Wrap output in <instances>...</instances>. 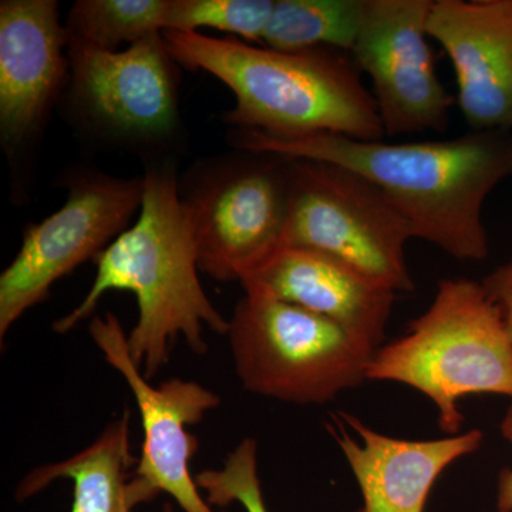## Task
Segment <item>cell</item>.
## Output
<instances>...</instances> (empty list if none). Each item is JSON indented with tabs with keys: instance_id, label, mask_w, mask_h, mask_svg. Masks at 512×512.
Instances as JSON below:
<instances>
[{
	"instance_id": "cell-14",
	"label": "cell",
	"mask_w": 512,
	"mask_h": 512,
	"mask_svg": "<svg viewBox=\"0 0 512 512\" xmlns=\"http://www.w3.org/2000/svg\"><path fill=\"white\" fill-rule=\"evenodd\" d=\"M332 320L373 350L382 346L397 293L322 252L281 247L241 281Z\"/></svg>"
},
{
	"instance_id": "cell-22",
	"label": "cell",
	"mask_w": 512,
	"mask_h": 512,
	"mask_svg": "<svg viewBox=\"0 0 512 512\" xmlns=\"http://www.w3.org/2000/svg\"><path fill=\"white\" fill-rule=\"evenodd\" d=\"M500 429L504 439L512 444V402L504 414ZM497 510L498 512H512V468H504L498 476Z\"/></svg>"
},
{
	"instance_id": "cell-15",
	"label": "cell",
	"mask_w": 512,
	"mask_h": 512,
	"mask_svg": "<svg viewBox=\"0 0 512 512\" xmlns=\"http://www.w3.org/2000/svg\"><path fill=\"white\" fill-rule=\"evenodd\" d=\"M339 414L362 440L350 437L342 426L339 433L333 431L362 493L359 512H424L441 474L458 458L476 453L484 440L478 429L446 439H396L352 414Z\"/></svg>"
},
{
	"instance_id": "cell-21",
	"label": "cell",
	"mask_w": 512,
	"mask_h": 512,
	"mask_svg": "<svg viewBox=\"0 0 512 512\" xmlns=\"http://www.w3.org/2000/svg\"><path fill=\"white\" fill-rule=\"evenodd\" d=\"M483 285L495 305L500 308L512 342V259L485 276Z\"/></svg>"
},
{
	"instance_id": "cell-3",
	"label": "cell",
	"mask_w": 512,
	"mask_h": 512,
	"mask_svg": "<svg viewBox=\"0 0 512 512\" xmlns=\"http://www.w3.org/2000/svg\"><path fill=\"white\" fill-rule=\"evenodd\" d=\"M163 36L180 66L207 72L234 93V107L224 114L229 126L274 138L386 137L376 101L350 53L278 52L200 32L167 30Z\"/></svg>"
},
{
	"instance_id": "cell-17",
	"label": "cell",
	"mask_w": 512,
	"mask_h": 512,
	"mask_svg": "<svg viewBox=\"0 0 512 512\" xmlns=\"http://www.w3.org/2000/svg\"><path fill=\"white\" fill-rule=\"evenodd\" d=\"M365 9L366 0H275L262 46L289 53H352Z\"/></svg>"
},
{
	"instance_id": "cell-4",
	"label": "cell",
	"mask_w": 512,
	"mask_h": 512,
	"mask_svg": "<svg viewBox=\"0 0 512 512\" xmlns=\"http://www.w3.org/2000/svg\"><path fill=\"white\" fill-rule=\"evenodd\" d=\"M367 380L419 390L434 403L440 429L450 436L463 427L461 399L478 394L512 399V342L483 282L440 281L429 309L410 323L409 332L376 350Z\"/></svg>"
},
{
	"instance_id": "cell-18",
	"label": "cell",
	"mask_w": 512,
	"mask_h": 512,
	"mask_svg": "<svg viewBox=\"0 0 512 512\" xmlns=\"http://www.w3.org/2000/svg\"><path fill=\"white\" fill-rule=\"evenodd\" d=\"M168 0H79L64 22L67 43L117 52L165 30Z\"/></svg>"
},
{
	"instance_id": "cell-9",
	"label": "cell",
	"mask_w": 512,
	"mask_h": 512,
	"mask_svg": "<svg viewBox=\"0 0 512 512\" xmlns=\"http://www.w3.org/2000/svg\"><path fill=\"white\" fill-rule=\"evenodd\" d=\"M67 200L29 225L22 247L0 275V339L26 312L50 298V289L84 262L99 258L123 234L143 202V177L123 178L99 168L64 175Z\"/></svg>"
},
{
	"instance_id": "cell-6",
	"label": "cell",
	"mask_w": 512,
	"mask_h": 512,
	"mask_svg": "<svg viewBox=\"0 0 512 512\" xmlns=\"http://www.w3.org/2000/svg\"><path fill=\"white\" fill-rule=\"evenodd\" d=\"M180 190L201 272L215 281L241 284L281 248L291 204L288 158L249 151L210 158Z\"/></svg>"
},
{
	"instance_id": "cell-12",
	"label": "cell",
	"mask_w": 512,
	"mask_h": 512,
	"mask_svg": "<svg viewBox=\"0 0 512 512\" xmlns=\"http://www.w3.org/2000/svg\"><path fill=\"white\" fill-rule=\"evenodd\" d=\"M67 36L55 0L0 3V138L9 160L42 133L69 83Z\"/></svg>"
},
{
	"instance_id": "cell-23",
	"label": "cell",
	"mask_w": 512,
	"mask_h": 512,
	"mask_svg": "<svg viewBox=\"0 0 512 512\" xmlns=\"http://www.w3.org/2000/svg\"><path fill=\"white\" fill-rule=\"evenodd\" d=\"M131 512H133V511H131Z\"/></svg>"
},
{
	"instance_id": "cell-19",
	"label": "cell",
	"mask_w": 512,
	"mask_h": 512,
	"mask_svg": "<svg viewBox=\"0 0 512 512\" xmlns=\"http://www.w3.org/2000/svg\"><path fill=\"white\" fill-rule=\"evenodd\" d=\"M275 0H168L165 30L208 28L262 45Z\"/></svg>"
},
{
	"instance_id": "cell-2",
	"label": "cell",
	"mask_w": 512,
	"mask_h": 512,
	"mask_svg": "<svg viewBox=\"0 0 512 512\" xmlns=\"http://www.w3.org/2000/svg\"><path fill=\"white\" fill-rule=\"evenodd\" d=\"M143 187L137 221L101 252L89 292L52 329L59 335L72 332L92 318L106 293H134L138 319L127 336L128 350L151 380L181 339L195 355H205V332L227 335L229 319L202 288L197 241L173 161L146 165Z\"/></svg>"
},
{
	"instance_id": "cell-13",
	"label": "cell",
	"mask_w": 512,
	"mask_h": 512,
	"mask_svg": "<svg viewBox=\"0 0 512 512\" xmlns=\"http://www.w3.org/2000/svg\"><path fill=\"white\" fill-rule=\"evenodd\" d=\"M429 36L453 64L473 131H512V0H433Z\"/></svg>"
},
{
	"instance_id": "cell-16",
	"label": "cell",
	"mask_w": 512,
	"mask_h": 512,
	"mask_svg": "<svg viewBox=\"0 0 512 512\" xmlns=\"http://www.w3.org/2000/svg\"><path fill=\"white\" fill-rule=\"evenodd\" d=\"M130 433L126 410L79 453L33 468L16 487V500H29L63 478L73 484L70 512H131L138 504L154 500L156 494L136 478L130 480L131 467L138 463L131 454Z\"/></svg>"
},
{
	"instance_id": "cell-20",
	"label": "cell",
	"mask_w": 512,
	"mask_h": 512,
	"mask_svg": "<svg viewBox=\"0 0 512 512\" xmlns=\"http://www.w3.org/2000/svg\"><path fill=\"white\" fill-rule=\"evenodd\" d=\"M198 488L212 507L237 503L247 512H269L259 478L258 443L244 439L225 458L221 468L195 474Z\"/></svg>"
},
{
	"instance_id": "cell-8",
	"label": "cell",
	"mask_w": 512,
	"mask_h": 512,
	"mask_svg": "<svg viewBox=\"0 0 512 512\" xmlns=\"http://www.w3.org/2000/svg\"><path fill=\"white\" fill-rule=\"evenodd\" d=\"M288 161L291 204L281 247L322 252L396 293L412 292L406 245L413 232L383 192L340 165Z\"/></svg>"
},
{
	"instance_id": "cell-1",
	"label": "cell",
	"mask_w": 512,
	"mask_h": 512,
	"mask_svg": "<svg viewBox=\"0 0 512 512\" xmlns=\"http://www.w3.org/2000/svg\"><path fill=\"white\" fill-rule=\"evenodd\" d=\"M231 144L249 153L325 161L362 175L423 239L458 261H484L488 195L512 177V131H471L434 141H362L318 134L274 138L235 128Z\"/></svg>"
},
{
	"instance_id": "cell-5",
	"label": "cell",
	"mask_w": 512,
	"mask_h": 512,
	"mask_svg": "<svg viewBox=\"0 0 512 512\" xmlns=\"http://www.w3.org/2000/svg\"><path fill=\"white\" fill-rule=\"evenodd\" d=\"M244 291L227 336L235 373L248 392L308 406L329 403L367 380L376 350L264 289Z\"/></svg>"
},
{
	"instance_id": "cell-7",
	"label": "cell",
	"mask_w": 512,
	"mask_h": 512,
	"mask_svg": "<svg viewBox=\"0 0 512 512\" xmlns=\"http://www.w3.org/2000/svg\"><path fill=\"white\" fill-rule=\"evenodd\" d=\"M70 73L62 103L74 126L104 146L164 150L177 141L180 70L163 33L109 52L67 43Z\"/></svg>"
},
{
	"instance_id": "cell-11",
	"label": "cell",
	"mask_w": 512,
	"mask_h": 512,
	"mask_svg": "<svg viewBox=\"0 0 512 512\" xmlns=\"http://www.w3.org/2000/svg\"><path fill=\"white\" fill-rule=\"evenodd\" d=\"M89 332L107 365L126 380L140 412L144 441L133 478L151 493L170 495L184 512H225L208 504L191 473L198 439L188 430L218 409L221 397L180 377L153 386L134 363L128 335L113 312L93 316Z\"/></svg>"
},
{
	"instance_id": "cell-10",
	"label": "cell",
	"mask_w": 512,
	"mask_h": 512,
	"mask_svg": "<svg viewBox=\"0 0 512 512\" xmlns=\"http://www.w3.org/2000/svg\"><path fill=\"white\" fill-rule=\"evenodd\" d=\"M433 0H366L352 55L370 77L386 137L447 130L453 97L429 43Z\"/></svg>"
}]
</instances>
